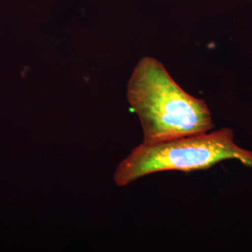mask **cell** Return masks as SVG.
I'll return each mask as SVG.
<instances>
[{
    "label": "cell",
    "mask_w": 252,
    "mask_h": 252,
    "mask_svg": "<svg viewBox=\"0 0 252 252\" xmlns=\"http://www.w3.org/2000/svg\"><path fill=\"white\" fill-rule=\"evenodd\" d=\"M127 98L142 124L143 144L198 135L214 127L205 101L187 94L153 58H144L137 64Z\"/></svg>",
    "instance_id": "cell-1"
},
{
    "label": "cell",
    "mask_w": 252,
    "mask_h": 252,
    "mask_svg": "<svg viewBox=\"0 0 252 252\" xmlns=\"http://www.w3.org/2000/svg\"><path fill=\"white\" fill-rule=\"evenodd\" d=\"M233 137L231 129L223 128L160 143H142L118 165L114 182L126 187L151 174L208 170L231 159L252 168V152L238 147Z\"/></svg>",
    "instance_id": "cell-2"
}]
</instances>
